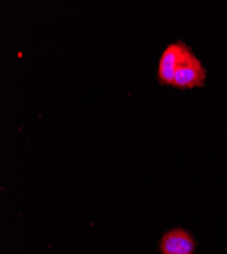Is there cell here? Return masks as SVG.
<instances>
[{"instance_id": "cell-1", "label": "cell", "mask_w": 227, "mask_h": 254, "mask_svg": "<svg viewBox=\"0 0 227 254\" xmlns=\"http://www.w3.org/2000/svg\"><path fill=\"white\" fill-rule=\"evenodd\" d=\"M206 79V69L193 51L184 45L179 57L172 87L185 90L203 87Z\"/></svg>"}, {"instance_id": "cell-2", "label": "cell", "mask_w": 227, "mask_h": 254, "mask_svg": "<svg viewBox=\"0 0 227 254\" xmlns=\"http://www.w3.org/2000/svg\"><path fill=\"white\" fill-rule=\"evenodd\" d=\"M184 45L182 42H176V43L169 44L163 51L159 60L157 72V79L160 84H164V86L173 84L174 74Z\"/></svg>"}, {"instance_id": "cell-3", "label": "cell", "mask_w": 227, "mask_h": 254, "mask_svg": "<svg viewBox=\"0 0 227 254\" xmlns=\"http://www.w3.org/2000/svg\"><path fill=\"white\" fill-rule=\"evenodd\" d=\"M160 248L163 254H193L195 241L187 231L178 228L163 236Z\"/></svg>"}]
</instances>
